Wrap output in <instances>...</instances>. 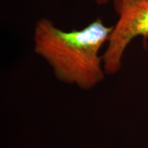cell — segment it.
I'll list each match as a JSON object with an SVG mask.
<instances>
[{
    "instance_id": "obj_3",
    "label": "cell",
    "mask_w": 148,
    "mask_h": 148,
    "mask_svg": "<svg viewBox=\"0 0 148 148\" xmlns=\"http://www.w3.org/2000/svg\"><path fill=\"white\" fill-rule=\"evenodd\" d=\"M97 4H100V5H104L106 4L108 2H110L111 0H94Z\"/></svg>"
},
{
    "instance_id": "obj_1",
    "label": "cell",
    "mask_w": 148,
    "mask_h": 148,
    "mask_svg": "<svg viewBox=\"0 0 148 148\" xmlns=\"http://www.w3.org/2000/svg\"><path fill=\"white\" fill-rule=\"evenodd\" d=\"M112 29L98 18L80 30L66 32L52 21L41 18L34 28V51L59 82L90 90L105 78L101 51L109 41Z\"/></svg>"
},
{
    "instance_id": "obj_2",
    "label": "cell",
    "mask_w": 148,
    "mask_h": 148,
    "mask_svg": "<svg viewBox=\"0 0 148 148\" xmlns=\"http://www.w3.org/2000/svg\"><path fill=\"white\" fill-rule=\"evenodd\" d=\"M118 21L103 53L106 74L120 71L127 48L138 37L148 38V0H114Z\"/></svg>"
}]
</instances>
